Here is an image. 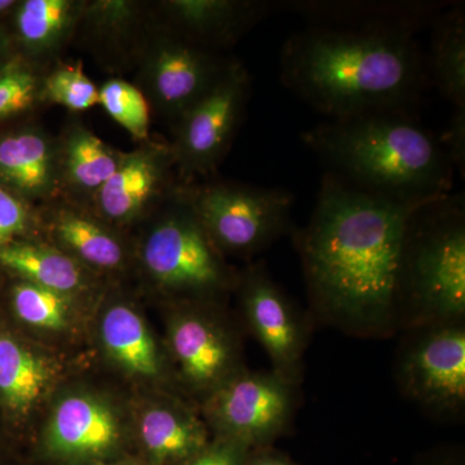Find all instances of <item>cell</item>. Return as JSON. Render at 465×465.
Wrapping results in <instances>:
<instances>
[{
    "instance_id": "obj_1",
    "label": "cell",
    "mask_w": 465,
    "mask_h": 465,
    "mask_svg": "<svg viewBox=\"0 0 465 465\" xmlns=\"http://www.w3.org/2000/svg\"><path fill=\"white\" fill-rule=\"evenodd\" d=\"M433 202L399 200L324 174L313 215L296 237L312 307L323 322L357 338L393 335L410 225Z\"/></svg>"
},
{
    "instance_id": "obj_2",
    "label": "cell",
    "mask_w": 465,
    "mask_h": 465,
    "mask_svg": "<svg viewBox=\"0 0 465 465\" xmlns=\"http://www.w3.org/2000/svg\"><path fill=\"white\" fill-rule=\"evenodd\" d=\"M281 79L331 121L399 112L423 85L412 33L311 25L281 52Z\"/></svg>"
},
{
    "instance_id": "obj_3",
    "label": "cell",
    "mask_w": 465,
    "mask_h": 465,
    "mask_svg": "<svg viewBox=\"0 0 465 465\" xmlns=\"http://www.w3.org/2000/svg\"><path fill=\"white\" fill-rule=\"evenodd\" d=\"M302 142L333 173L367 191L430 202L451 189L452 164L440 143L399 112L321 124Z\"/></svg>"
},
{
    "instance_id": "obj_4",
    "label": "cell",
    "mask_w": 465,
    "mask_h": 465,
    "mask_svg": "<svg viewBox=\"0 0 465 465\" xmlns=\"http://www.w3.org/2000/svg\"><path fill=\"white\" fill-rule=\"evenodd\" d=\"M407 330L465 322L463 200L446 197L416 213L407 235L400 324Z\"/></svg>"
},
{
    "instance_id": "obj_5",
    "label": "cell",
    "mask_w": 465,
    "mask_h": 465,
    "mask_svg": "<svg viewBox=\"0 0 465 465\" xmlns=\"http://www.w3.org/2000/svg\"><path fill=\"white\" fill-rule=\"evenodd\" d=\"M188 193L195 215L222 255L251 258L291 224L293 197L286 189L213 183Z\"/></svg>"
},
{
    "instance_id": "obj_6",
    "label": "cell",
    "mask_w": 465,
    "mask_h": 465,
    "mask_svg": "<svg viewBox=\"0 0 465 465\" xmlns=\"http://www.w3.org/2000/svg\"><path fill=\"white\" fill-rule=\"evenodd\" d=\"M171 202L143 242V262L150 277L164 289L198 296L237 284L195 215L188 191Z\"/></svg>"
},
{
    "instance_id": "obj_7",
    "label": "cell",
    "mask_w": 465,
    "mask_h": 465,
    "mask_svg": "<svg viewBox=\"0 0 465 465\" xmlns=\"http://www.w3.org/2000/svg\"><path fill=\"white\" fill-rule=\"evenodd\" d=\"M299 385L282 375L242 369L207 397V419L215 437L238 440L250 449L274 446L291 430Z\"/></svg>"
},
{
    "instance_id": "obj_8",
    "label": "cell",
    "mask_w": 465,
    "mask_h": 465,
    "mask_svg": "<svg viewBox=\"0 0 465 465\" xmlns=\"http://www.w3.org/2000/svg\"><path fill=\"white\" fill-rule=\"evenodd\" d=\"M409 331L396 362L401 391L430 415L459 418L465 409V322Z\"/></svg>"
},
{
    "instance_id": "obj_9",
    "label": "cell",
    "mask_w": 465,
    "mask_h": 465,
    "mask_svg": "<svg viewBox=\"0 0 465 465\" xmlns=\"http://www.w3.org/2000/svg\"><path fill=\"white\" fill-rule=\"evenodd\" d=\"M139 60L140 91L155 112L174 124L232 63L219 52L202 48L163 26L150 35Z\"/></svg>"
},
{
    "instance_id": "obj_10",
    "label": "cell",
    "mask_w": 465,
    "mask_h": 465,
    "mask_svg": "<svg viewBox=\"0 0 465 465\" xmlns=\"http://www.w3.org/2000/svg\"><path fill=\"white\" fill-rule=\"evenodd\" d=\"M251 90L246 67L232 60L224 75L176 121L174 164L189 179L213 173L231 148Z\"/></svg>"
},
{
    "instance_id": "obj_11",
    "label": "cell",
    "mask_w": 465,
    "mask_h": 465,
    "mask_svg": "<svg viewBox=\"0 0 465 465\" xmlns=\"http://www.w3.org/2000/svg\"><path fill=\"white\" fill-rule=\"evenodd\" d=\"M237 286L244 321L268 354L271 370L300 385L311 339L307 318L274 282L262 262L250 265Z\"/></svg>"
},
{
    "instance_id": "obj_12",
    "label": "cell",
    "mask_w": 465,
    "mask_h": 465,
    "mask_svg": "<svg viewBox=\"0 0 465 465\" xmlns=\"http://www.w3.org/2000/svg\"><path fill=\"white\" fill-rule=\"evenodd\" d=\"M121 446V425L114 412L87 396L61 401L43 440V452L63 465L118 460L124 459Z\"/></svg>"
},
{
    "instance_id": "obj_13",
    "label": "cell",
    "mask_w": 465,
    "mask_h": 465,
    "mask_svg": "<svg viewBox=\"0 0 465 465\" xmlns=\"http://www.w3.org/2000/svg\"><path fill=\"white\" fill-rule=\"evenodd\" d=\"M170 342L183 379L208 396L243 369L235 336L203 312L185 309L174 314Z\"/></svg>"
},
{
    "instance_id": "obj_14",
    "label": "cell",
    "mask_w": 465,
    "mask_h": 465,
    "mask_svg": "<svg viewBox=\"0 0 465 465\" xmlns=\"http://www.w3.org/2000/svg\"><path fill=\"white\" fill-rule=\"evenodd\" d=\"M272 8L258 0H164L155 5L159 25L213 52L240 41Z\"/></svg>"
},
{
    "instance_id": "obj_15",
    "label": "cell",
    "mask_w": 465,
    "mask_h": 465,
    "mask_svg": "<svg viewBox=\"0 0 465 465\" xmlns=\"http://www.w3.org/2000/svg\"><path fill=\"white\" fill-rule=\"evenodd\" d=\"M174 164L173 148L145 143L124 153V161L94 198L99 215L115 224H128L163 194Z\"/></svg>"
},
{
    "instance_id": "obj_16",
    "label": "cell",
    "mask_w": 465,
    "mask_h": 465,
    "mask_svg": "<svg viewBox=\"0 0 465 465\" xmlns=\"http://www.w3.org/2000/svg\"><path fill=\"white\" fill-rule=\"evenodd\" d=\"M0 183L21 200L54 198L61 191L56 140L34 127L3 136Z\"/></svg>"
},
{
    "instance_id": "obj_17",
    "label": "cell",
    "mask_w": 465,
    "mask_h": 465,
    "mask_svg": "<svg viewBox=\"0 0 465 465\" xmlns=\"http://www.w3.org/2000/svg\"><path fill=\"white\" fill-rule=\"evenodd\" d=\"M313 25L349 29H396L412 33L440 14L437 3L296 2L287 5Z\"/></svg>"
},
{
    "instance_id": "obj_18",
    "label": "cell",
    "mask_w": 465,
    "mask_h": 465,
    "mask_svg": "<svg viewBox=\"0 0 465 465\" xmlns=\"http://www.w3.org/2000/svg\"><path fill=\"white\" fill-rule=\"evenodd\" d=\"M56 142L61 189L82 200L94 201L124 161V152L84 125H70Z\"/></svg>"
},
{
    "instance_id": "obj_19",
    "label": "cell",
    "mask_w": 465,
    "mask_h": 465,
    "mask_svg": "<svg viewBox=\"0 0 465 465\" xmlns=\"http://www.w3.org/2000/svg\"><path fill=\"white\" fill-rule=\"evenodd\" d=\"M140 437L143 465H177L210 442L206 425L188 410L155 407L143 415Z\"/></svg>"
},
{
    "instance_id": "obj_20",
    "label": "cell",
    "mask_w": 465,
    "mask_h": 465,
    "mask_svg": "<svg viewBox=\"0 0 465 465\" xmlns=\"http://www.w3.org/2000/svg\"><path fill=\"white\" fill-rule=\"evenodd\" d=\"M87 2L25 0L15 9L18 42L33 57L56 54L81 24Z\"/></svg>"
},
{
    "instance_id": "obj_21",
    "label": "cell",
    "mask_w": 465,
    "mask_h": 465,
    "mask_svg": "<svg viewBox=\"0 0 465 465\" xmlns=\"http://www.w3.org/2000/svg\"><path fill=\"white\" fill-rule=\"evenodd\" d=\"M0 264L36 284L72 295L84 283L78 262L64 251L45 244L14 243L0 249Z\"/></svg>"
},
{
    "instance_id": "obj_22",
    "label": "cell",
    "mask_w": 465,
    "mask_h": 465,
    "mask_svg": "<svg viewBox=\"0 0 465 465\" xmlns=\"http://www.w3.org/2000/svg\"><path fill=\"white\" fill-rule=\"evenodd\" d=\"M51 229L73 259L99 269L119 268L124 260V250L118 238L92 217L73 210L54 211Z\"/></svg>"
},
{
    "instance_id": "obj_23",
    "label": "cell",
    "mask_w": 465,
    "mask_h": 465,
    "mask_svg": "<svg viewBox=\"0 0 465 465\" xmlns=\"http://www.w3.org/2000/svg\"><path fill=\"white\" fill-rule=\"evenodd\" d=\"M101 335L109 353L128 371L143 376L161 372L154 339L133 309L125 305L110 308L101 324Z\"/></svg>"
},
{
    "instance_id": "obj_24",
    "label": "cell",
    "mask_w": 465,
    "mask_h": 465,
    "mask_svg": "<svg viewBox=\"0 0 465 465\" xmlns=\"http://www.w3.org/2000/svg\"><path fill=\"white\" fill-rule=\"evenodd\" d=\"M430 66L440 94L454 108H465V16L460 7L432 21Z\"/></svg>"
},
{
    "instance_id": "obj_25",
    "label": "cell",
    "mask_w": 465,
    "mask_h": 465,
    "mask_svg": "<svg viewBox=\"0 0 465 465\" xmlns=\"http://www.w3.org/2000/svg\"><path fill=\"white\" fill-rule=\"evenodd\" d=\"M51 381V367L42 357L12 339L0 338V396L12 411H29Z\"/></svg>"
},
{
    "instance_id": "obj_26",
    "label": "cell",
    "mask_w": 465,
    "mask_h": 465,
    "mask_svg": "<svg viewBox=\"0 0 465 465\" xmlns=\"http://www.w3.org/2000/svg\"><path fill=\"white\" fill-rule=\"evenodd\" d=\"M100 105L131 136L148 142L150 106L139 87L124 79H110L100 88Z\"/></svg>"
},
{
    "instance_id": "obj_27",
    "label": "cell",
    "mask_w": 465,
    "mask_h": 465,
    "mask_svg": "<svg viewBox=\"0 0 465 465\" xmlns=\"http://www.w3.org/2000/svg\"><path fill=\"white\" fill-rule=\"evenodd\" d=\"M41 101L72 112H85L100 104V88L81 64H64L42 76Z\"/></svg>"
},
{
    "instance_id": "obj_28",
    "label": "cell",
    "mask_w": 465,
    "mask_h": 465,
    "mask_svg": "<svg viewBox=\"0 0 465 465\" xmlns=\"http://www.w3.org/2000/svg\"><path fill=\"white\" fill-rule=\"evenodd\" d=\"M14 304L24 322L42 329L61 330L67 324L70 295L24 282L14 290Z\"/></svg>"
},
{
    "instance_id": "obj_29",
    "label": "cell",
    "mask_w": 465,
    "mask_h": 465,
    "mask_svg": "<svg viewBox=\"0 0 465 465\" xmlns=\"http://www.w3.org/2000/svg\"><path fill=\"white\" fill-rule=\"evenodd\" d=\"M142 3L131 0H97L85 5L81 24L103 41L124 42L139 26Z\"/></svg>"
},
{
    "instance_id": "obj_30",
    "label": "cell",
    "mask_w": 465,
    "mask_h": 465,
    "mask_svg": "<svg viewBox=\"0 0 465 465\" xmlns=\"http://www.w3.org/2000/svg\"><path fill=\"white\" fill-rule=\"evenodd\" d=\"M42 78L32 66L11 63L0 70V121L23 114L41 101Z\"/></svg>"
},
{
    "instance_id": "obj_31",
    "label": "cell",
    "mask_w": 465,
    "mask_h": 465,
    "mask_svg": "<svg viewBox=\"0 0 465 465\" xmlns=\"http://www.w3.org/2000/svg\"><path fill=\"white\" fill-rule=\"evenodd\" d=\"M30 211L25 201L0 185V249L23 234L30 225Z\"/></svg>"
},
{
    "instance_id": "obj_32",
    "label": "cell",
    "mask_w": 465,
    "mask_h": 465,
    "mask_svg": "<svg viewBox=\"0 0 465 465\" xmlns=\"http://www.w3.org/2000/svg\"><path fill=\"white\" fill-rule=\"evenodd\" d=\"M251 450L238 440L215 437L206 448L177 465H244Z\"/></svg>"
},
{
    "instance_id": "obj_33",
    "label": "cell",
    "mask_w": 465,
    "mask_h": 465,
    "mask_svg": "<svg viewBox=\"0 0 465 465\" xmlns=\"http://www.w3.org/2000/svg\"><path fill=\"white\" fill-rule=\"evenodd\" d=\"M452 166L464 174L465 170V108H454L448 130L440 140Z\"/></svg>"
},
{
    "instance_id": "obj_34",
    "label": "cell",
    "mask_w": 465,
    "mask_h": 465,
    "mask_svg": "<svg viewBox=\"0 0 465 465\" xmlns=\"http://www.w3.org/2000/svg\"><path fill=\"white\" fill-rule=\"evenodd\" d=\"M244 465H300L274 446L251 450Z\"/></svg>"
},
{
    "instance_id": "obj_35",
    "label": "cell",
    "mask_w": 465,
    "mask_h": 465,
    "mask_svg": "<svg viewBox=\"0 0 465 465\" xmlns=\"http://www.w3.org/2000/svg\"><path fill=\"white\" fill-rule=\"evenodd\" d=\"M416 465H465L460 450L440 449L420 458Z\"/></svg>"
},
{
    "instance_id": "obj_36",
    "label": "cell",
    "mask_w": 465,
    "mask_h": 465,
    "mask_svg": "<svg viewBox=\"0 0 465 465\" xmlns=\"http://www.w3.org/2000/svg\"><path fill=\"white\" fill-rule=\"evenodd\" d=\"M81 465H143L142 461L134 460L133 458L118 459L112 461H94V463H87Z\"/></svg>"
},
{
    "instance_id": "obj_37",
    "label": "cell",
    "mask_w": 465,
    "mask_h": 465,
    "mask_svg": "<svg viewBox=\"0 0 465 465\" xmlns=\"http://www.w3.org/2000/svg\"><path fill=\"white\" fill-rule=\"evenodd\" d=\"M18 3L14 0H0V16L7 14L11 9H16Z\"/></svg>"
}]
</instances>
